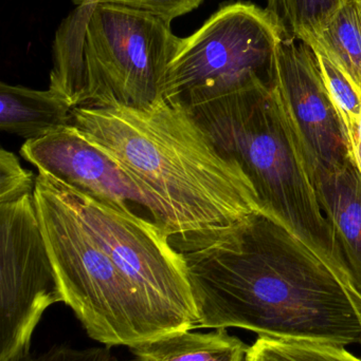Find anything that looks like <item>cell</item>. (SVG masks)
<instances>
[{"instance_id":"ac0fdd59","label":"cell","mask_w":361,"mask_h":361,"mask_svg":"<svg viewBox=\"0 0 361 361\" xmlns=\"http://www.w3.org/2000/svg\"><path fill=\"white\" fill-rule=\"evenodd\" d=\"M36 177L21 166L13 152H0V203L16 201L35 189Z\"/></svg>"},{"instance_id":"52a82bcc","label":"cell","mask_w":361,"mask_h":361,"mask_svg":"<svg viewBox=\"0 0 361 361\" xmlns=\"http://www.w3.org/2000/svg\"><path fill=\"white\" fill-rule=\"evenodd\" d=\"M57 180L85 228L169 332L196 328L186 261L169 233L154 220L106 205Z\"/></svg>"},{"instance_id":"277c9868","label":"cell","mask_w":361,"mask_h":361,"mask_svg":"<svg viewBox=\"0 0 361 361\" xmlns=\"http://www.w3.org/2000/svg\"><path fill=\"white\" fill-rule=\"evenodd\" d=\"M180 38L171 23L108 4L76 6L52 46L49 89L81 106L144 107L162 99Z\"/></svg>"},{"instance_id":"ba28073f","label":"cell","mask_w":361,"mask_h":361,"mask_svg":"<svg viewBox=\"0 0 361 361\" xmlns=\"http://www.w3.org/2000/svg\"><path fill=\"white\" fill-rule=\"evenodd\" d=\"M0 361L30 352L45 312L63 302L34 192L0 203Z\"/></svg>"},{"instance_id":"3957f363","label":"cell","mask_w":361,"mask_h":361,"mask_svg":"<svg viewBox=\"0 0 361 361\" xmlns=\"http://www.w3.org/2000/svg\"><path fill=\"white\" fill-rule=\"evenodd\" d=\"M186 108L218 149L239 162L265 207L347 271L304 148L273 82L256 80Z\"/></svg>"},{"instance_id":"e0dca14e","label":"cell","mask_w":361,"mask_h":361,"mask_svg":"<svg viewBox=\"0 0 361 361\" xmlns=\"http://www.w3.org/2000/svg\"><path fill=\"white\" fill-rule=\"evenodd\" d=\"M314 51L331 99L343 123L352 158V150L355 145L361 121V92L330 59L319 51Z\"/></svg>"},{"instance_id":"6da1fadb","label":"cell","mask_w":361,"mask_h":361,"mask_svg":"<svg viewBox=\"0 0 361 361\" xmlns=\"http://www.w3.org/2000/svg\"><path fill=\"white\" fill-rule=\"evenodd\" d=\"M196 328L361 347V293L343 267L265 209L182 250Z\"/></svg>"},{"instance_id":"4fadbf2b","label":"cell","mask_w":361,"mask_h":361,"mask_svg":"<svg viewBox=\"0 0 361 361\" xmlns=\"http://www.w3.org/2000/svg\"><path fill=\"white\" fill-rule=\"evenodd\" d=\"M137 361H245L249 345L227 329L176 331L129 348Z\"/></svg>"},{"instance_id":"5bb4252c","label":"cell","mask_w":361,"mask_h":361,"mask_svg":"<svg viewBox=\"0 0 361 361\" xmlns=\"http://www.w3.org/2000/svg\"><path fill=\"white\" fill-rule=\"evenodd\" d=\"M361 92V0H350L311 42Z\"/></svg>"},{"instance_id":"7c38bea8","label":"cell","mask_w":361,"mask_h":361,"mask_svg":"<svg viewBox=\"0 0 361 361\" xmlns=\"http://www.w3.org/2000/svg\"><path fill=\"white\" fill-rule=\"evenodd\" d=\"M0 129L2 133L40 139L72 123V106L54 91L20 85L0 84Z\"/></svg>"},{"instance_id":"ffe728a7","label":"cell","mask_w":361,"mask_h":361,"mask_svg":"<svg viewBox=\"0 0 361 361\" xmlns=\"http://www.w3.org/2000/svg\"><path fill=\"white\" fill-rule=\"evenodd\" d=\"M11 361H117L110 347L76 350L66 345H55L40 355L30 352Z\"/></svg>"},{"instance_id":"30bf717a","label":"cell","mask_w":361,"mask_h":361,"mask_svg":"<svg viewBox=\"0 0 361 361\" xmlns=\"http://www.w3.org/2000/svg\"><path fill=\"white\" fill-rule=\"evenodd\" d=\"M19 152L38 171L63 180L101 203L126 212H136L134 208L137 206L153 219L152 205L140 187L72 124L25 141Z\"/></svg>"},{"instance_id":"9a60e30c","label":"cell","mask_w":361,"mask_h":361,"mask_svg":"<svg viewBox=\"0 0 361 361\" xmlns=\"http://www.w3.org/2000/svg\"><path fill=\"white\" fill-rule=\"evenodd\" d=\"M350 0H267L266 12L284 38L309 42Z\"/></svg>"},{"instance_id":"7a4b0ae2","label":"cell","mask_w":361,"mask_h":361,"mask_svg":"<svg viewBox=\"0 0 361 361\" xmlns=\"http://www.w3.org/2000/svg\"><path fill=\"white\" fill-rule=\"evenodd\" d=\"M71 124L140 187L179 252L266 209L239 162L218 149L180 103L162 97L144 107L81 106Z\"/></svg>"},{"instance_id":"7402d4cb","label":"cell","mask_w":361,"mask_h":361,"mask_svg":"<svg viewBox=\"0 0 361 361\" xmlns=\"http://www.w3.org/2000/svg\"><path fill=\"white\" fill-rule=\"evenodd\" d=\"M353 161L357 164L358 169H360L361 173V152H354Z\"/></svg>"},{"instance_id":"2e32d148","label":"cell","mask_w":361,"mask_h":361,"mask_svg":"<svg viewBox=\"0 0 361 361\" xmlns=\"http://www.w3.org/2000/svg\"><path fill=\"white\" fill-rule=\"evenodd\" d=\"M245 361H361L345 347L258 337L249 345Z\"/></svg>"},{"instance_id":"44dd1931","label":"cell","mask_w":361,"mask_h":361,"mask_svg":"<svg viewBox=\"0 0 361 361\" xmlns=\"http://www.w3.org/2000/svg\"><path fill=\"white\" fill-rule=\"evenodd\" d=\"M74 6H88V4H95L99 2V0H72Z\"/></svg>"},{"instance_id":"d6986e66","label":"cell","mask_w":361,"mask_h":361,"mask_svg":"<svg viewBox=\"0 0 361 361\" xmlns=\"http://www.w3.org/2000/svg\"><path fill=\"white\" fill-rule=\"evenodd\" d=\"M203 0H99L97 4H114L148 13L165 23L192 12Z\"/></svg>"},{"instance_id":"5b68a950","label":"cell","mask_w":361,"mask_h":361,"mask_svg":"<svg viewBox=\"0 0 361 361\" xmlns=\"http://www.w3.org/2000/svg\"><path fill=\"white\" fill-rule=\"evenodd\" d=\"M34 201L64 303L91 339L105 347L131 348L170 334L85 228L57 178L38 171Z\"/></svg>"},{"instance_id":"9c48e42d","label":"cell","mask_w":361,"mask_h":361,"mask_svg":"<svg viewBox=\"0 0 361 361\" xmlns=\"http://www.w3.org/2000/svg\"><path fill=\"white\" fill-rule=\"evenodd\" d=\"M273 86L296 127L314 180L352 160L343 123L309 44L281 40Z\"/></svg>"},{"instance_id":"8fae6325","label":"cell","mask_w":361,"mask_h":361,"mask_svg":"<svg viewBox=\"0 0 361 361\" xmlns=\"http://www.w3.org/2000/svg\"><path fill=\"white\" fill-rule=\"evenodd\" d=\"M316 191L343 254L345 269L361 293V173L353 160L318 176Z\"/></svg>"},{"instance_id":"8992f818","label":"cell","mask_w":361,"mask_h":361,"mask_svg":"<svg viewBox=\"0 0 361 361\" xmlns=\"http://www.w3.org/2000/svg\"><path fill=\"white\" fill-rule=\"evenodd\" d=\"M283 38L265 8L248 2L225 4L192 35L180 38L163 99L187 107L256 80L273 82Z\"/></svg>"}]
</instances>
